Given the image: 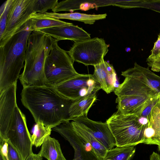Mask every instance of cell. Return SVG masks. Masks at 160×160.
Returning a JSON list of instances; mask_svg holds the SVG:
<instances>
[{"label": "cell", "instance_id": "6da1fadb", "mask_svg": "<svg viewBox=\"0 0 160 160\" xmlns=\"http://www.w3.org/2000/svg\"><path fill=\"white\" fill-rule=\"evenodd\" d=\"M21 96L22 104L30 112L36 123L41 122L52 128L71 120L69 108L75 101L65 98L54 87H23Z\"/></svg>", "mask_w": 160, "mask_h": 160}, {"label": "cell", "instance_id": "7a4b0ae2", "mask_svg": "<svg viewBox=\"0 0 160 160\" xmlns=\"http://www.w3.org/2000/svg\"><path fill=\"white\" fill-rule=\"evenodd\" d=\"M33 31L30 19L0 46V93L17 82Z\"/></svg>", "mask_w": 160, "mask_h": 160}, {"label": "cell", "instance_id": "3957f363", "mask_svg": "<svg viewBox=\"0 0 160 160\" xmlns=\"http://www.w3.org/2000/svg\"><path fill=\"white\" fill-rule=\"evenodd\" d=\"M56 42L44 33L32 32L28 40L23 70L19 78L23 87L46 85L45 62Z\"/></svg>", "mask_w": 160, "mask_h": 160}, {"label": "cell", "instance_id": "277c9868", "mask_svg": "<svg viewBox=\"0 0 160 160\" xmlns=\"http://www.w3.org/2000/svg\"><path fill=\"white\" fill-rule=\"evenodd\" d=\"M125 78L123 82L114 91L117 96L116 100L117 112L124 114L136 113L159 93L138 79L129 77Z\"/></svg>", "mask_w": 160, "mask_h": 160}, {"label": "cell", "instance_id": "5b68a950", "mask_svg": "<svg viewBox=\"0 0 160 160\" xmlns=\"http://www.w3.org/2000/svg\"><path fill=\"white\" fill-rule=\"evenodd\" d=\"M136 114H124L117 112L106 121L115 139L116 146H134L144 143L148 126L141 123Z\"/></svg>", "mask_w": 160, "mask_h": 160}, {"label": "cell", "instance_id": "8992f818", "mask_svg": "<svg viewBox=\"0 0 160 160\" xmlns=\"http://www.w3.org/2000/svg\"><path fill=\"white\" fill-rule=\"evenodd\" d=\"M46 85L55 87L79 75L73 66L67 51L55 42L47 57L45 64Z\"/></svg>", "mask_w": 160, "mask_h": 160}, {"label": "cell", "instance_id": "52a82bcc", "mask_svg": "<svg viewBox=\"0 0 160 160\" xmlns=\"http://www.w3.org/2000/svg\"><path fill=\"white\" fill-rule=\"evenodd\" d=\"M109 46L102 38H94L75 42L67 52L72 62L96 66L102 63Z\"/></svg>", "mask_w": 160, "mask_h": 160}, {"label": "cell", "instance_id": "ba28073f", "mask_svg": "<svg viewBox=\"0 0 160 160\" xmlns=\"http://www.w3.org/2000/svg\"><path fill=\"white\" fill-rule=\"evenodd\" d=\"M6 138L19 152L22 160H25L33 152L31 136L26 117L18 105L15 108Z\"/></svg>", "mask_w": 160, "mask_h": 160}, {"label": "cell", "instance_id": "9c48e42d", "mask_svg": "<svg viewBox=\"0 0 160 160\" xmlns=\"http://www.w3.org/2000/svg\"><path fill=\"white\" fill-rule=\"evenodd\" d=\"M54 88L64 98L72 101L97 94L101 89L92 74H81Z\"/></svg>", "mask_w": 160, "mask_h": 160}, {"label": "cell", "instance_id": "30bf717a", "mask_svg": "<svg viewBox=\"0 0 160 160\" xmlns=\"http://www.w3.org/2000/svg\"><path fill=\"white\" fill-rule=\"evenodd\" d=\"M70 121L63 122L52 129L59 133L72 147L74 155L71 160H102L90 144L78 134Z\"/></svg>", "mask_w": 160, "mask_h": 160}, {"label": "cell", "instance_id": "8fae6325", "mask_svg": "<svg viewBox=\"0 0 160 160\" xmlns=\"http://www.w3.org/2000/svg\"><path fill=\"white\" fill-rule=\"evenodd\" d=\"M34 0H13L8 18L6 28L0 38V46L7 41L35 13Z\"/></svg>", "mask_w": 160, "mask_h": 160}, {"label": "cell", "instance_id": "7c38bea8", "mask_svg": "<svg viewBox=\"0 0 160 160\" xmlns=\"http://www.w3.org/2000/svg\"><path fill=\"white\" fill-rule=\"evenodd\" d=\"M17 82L0 93V141L7 140V134L17 104Z\"/></svg>", "mask_w": 160, "mask_h": 160}, {"label": "cell", "instance_id": "4fadbf2b", "mask_svg": "<svg viewBox=\"0 0 160 160\" xmlns=\"http://www.w3.org/2000/svg\"><path fill=\"white\" fill-rule=\"evenodd\" d=\"M71 120L92 134L107 150L116 146L114 138L106 122L93 121L89 119L87 115L73 118Z\"/></svg>", "mask_w": 160, "mask_h": 160}, {"label": "cell", "instance_id": "5bb4252c", "mask_svg": "<svg viewBox=\"0 0 160 160\" xmlns=\"http://www.w3.org/2000/svg\"><path fill=\"white\" fill-rule=\"evenodd\" d=\"M50 36L58 42L68 40L74 42L91 38L90 34L73 24L42 29L37 31Z\"/></svg>", "mask_w": 160, "mask_h": 160}, {"label": "cell", "instance_id": "9a60e30c", "mask_svg": "<svg viewBox=\"0 0 160 160\" xmlns=\"http://www.w3.org/2000/svg\"><path fill=\"white\" fill-rule=\"evenodd\" d=\"M94 67L93 77L99 84L101 89L107 94L114 92L119 84H117L116 74L112 65L104 61Z\"/></svg>", "mask_w": 160, "mask_h": 160}, {"label": "cell", "instance_id": "2e32d148", "mask_svg": "<svg viewBox=\"0 0 160 160\" xmlns=\"http://www.w3.org/2000/svg\"><path fill=\"white\" fill-rule=\"evenodd\" d=\"M121 75L124 77H129L138 79L148 85L158 93H160V76L136 62L133 67L122 72Z\"/></svg>", "mask_w": 160, "mask_h": 160}, {"label": "cell", "instance_id": "e0dca14e", "mask_svg": "<svg viewBox=\"0 0 160 160\" xmlns=\"http://www.w3.org/2000/svg\"><path fill=\"white\" fill-rule=\"evenodd\" d=\"M144 137V144L160 145V97L151 111Z\"/></svg>", "mask_w": 160, "mask_h": 160}, {"label": "cell", "instance_id": "ac0fdd59", "mask_svg": "<svg viewBox=\"0 0 160 160\" xmlns=\"http://www.w3.org/2000/svg\"><path fill=\"white\" fill-rule=\"evenodd\" d=\"M46 17L58 19H67L82 22L86 24H93L95 21L106 18V13L99 14H89L79 12L58 13L46 12L43 14Z\"/></svg>", "mask_w": 160, "mask_h": 160}, {"label": "cell", "instance_id": "d6986e66", "mask_svg": "<svg viewBox=\"0 0 160 160\" xmlns=\"http://www.w3.org/2000/svg\"><path fill=\"white\" fill-rule=\"evenodd\" d=\"M38 153L48 160H67L58 141L50 135L46 138Z\"/></svg>", "mask_w": 160, "mask_h": 160}, {"label": "cell", "instance_id": "ffe728a7", "mask_svg": "<svg viewBox=\"0 0 160 160\" xmlns=\"http://www.w3.org/2000/svg\"><path fill=\"white\" fill-rule=\"evenodd\" d=\"M97 98V94H93L74 101L69 110L71 120L73 118L87 115L89 110Z\"/></svg>", "mask_w": 160, "mask_h": 160}, {"label": "cell", "instance_id": "44dd1931", "mask_svg": "<svg viewBox=\"0 0 160 160\" xmlns=\"http://www.w3.org/2000/svg\"><path fill=\"white\" fill-rule=\"evenodd\" d=\"M31 19L33 31L72 24L63 21L59 19L46 17L44 16L43 14L40 13L34 14Z\"/></svg>", "mask_w": 160, "mask_h": 160}, {"label": "cell", "instance_id": "7402d4cb", "mask_svg": "<svg viewBox=\"0 0 160 160\" xmlns=\"http://www.w3.org/2000/svg\"><path fill=\"white\" fill-rule=\"evenodd\" d=\"M71 122L78 134L90 144L96 153L102 159L107 153L108 151L107 149L92 134L75 122L72 121Z\"/></svg>", "mask_w": 160, "mask_h": 160}, {"label": "cell", "instance_id": "603a6c76", "mask_svg": "<svg viewBox=\"0 0 160 160\" xmlns=\"http://www.w3.org/2000/svg\"><path fill=\"white\" fill-rule=\"evenodd\" d=\"M135 146L118 147L108 150L102 160H131L135 152Z\"/></svg>", "mask_w": 160, "mask_h": 160}, {"label": "cell", "instance_id": "cb8c5ba5", "mask_svg": "<svg viewBox=\"0 0 160 160\" xmlns=\"http://www.w3.org/2000/svg\"><path fill=\"white\" fill-rule=\"evenodd\" d=\"M52 130L51 127L45 126L41 122L36 123L31 136L32 145L36 148L42 146L47 137L50 135Z\"/></svg>", "mask_w": 160, "mask_h": 160}, {"label": "cell", "instance_id": "d4e9b609", "mask_svg": "<svg viewBox=\"0 0 160 160\" xmlns=\"http://www.w3.org/2000/svg\"><path fill=\"white\" fill-rule=\"evenodd\" d=\"M146 62L152 70L156 72L160 71V34L154 43L151 53L147 59Z\"/></svg>", "mask_w": 160, "mask_h": 160}, {"label": "cell", "instance_id": "484cf974", "mask_svg": "<svg viewBox=\"0 0 160 160\" xmlns=\"http://www.w3.org/2000/svg\"><path fill=\"white\" fill-rule=\"evenodd\" d=\"M13 0H7L1 5L0 9V38L5 31L9 12Z\"/></svg>", "mask_w": 160, "mask_h": 160}, {"label": "cell", "instance_id": "4316f807", "mask_svg": "<svg viewBox=\"0 0 160 160\" xmlns=\"http://www.w3.org/2000/svg\"><path fill=\"white\" fill-rule=\"evenodd\" d=\"M58 3V0H34L33 11L35 13H44L48 10L53 9Z\"/></svg>", "mask_w": 160, "mask_h": 160}, {"label": "cell", "instance_id": "83f0119b", "mask_svg": "<svg viewBox=\"0 0 160 160\" xmlns=\"http://www.w3.org/2000/svg\"><path fill=\"white\" fill-rule=\"evenodd\" d=\"M135 7L145 8L160 13V0H136Z\"/></svg>", "mask_w": 160, "mask_h": 160}, {"label": "cell", "instance_id": "f1b7e54d", "mask_svg": "<svg viewBox=\"0 0 160 160\" xmlns=\"http://www.w3.org/2000/svg\"><path fill=\"white\" fill-rule=\"evenodd\" d=\"M8 144V160H22L21 155L16 148L7 140Z\"/></svg>", "mask_w": 160, "mask_h": 160}, {"label": "cell", "instance_id": "f546056e", "mask_svg": "<svg viewBox=\"0 0 160 160\" xmlns=\"http://www.w3.org/2000/svg\"><path fill=\"white\" fill-rule=\"evenodd\" d=\"M25 160H42V157L39 153H34L33 152L29 155Z\"/></svg>", "mask_w": 160, "mask_h": 160}, {"label": "cell", "instance_id": "4dcf8cb0", "mask_svg": "<svg viewBox=\"0 0 160 160\" xmlns=\"http://www.w3.org/2000/svg\"><path fill=\"white\" fill-rule=\"evenodd\" d=\"M0 160H6L3 154L0 152Z\"/></svg>", "mask_w": 160, "mask_h": 160}, {"label": "cell", "instance_id": "1f68e13d", "mask_svg": "<svg viewBox=\"0 0 160 160\" xmlns=\"http://www.w3.org/2000/svg\"><path fill=\"white\" fill-rule=\"evenodd\" d=\"M158 148L159 151L160 152V145L158 146Z\"/></svg>", "mask_w": 160, "mask_h": 160}, {"label": "cell", "instance_id": "d6a6232c", "mask_svg": "<svg viewBox=\"0 0 160 160\" xmlns=\"http://www.w3.org/2000/svg\"><path fill=\"white\" fill-rule=\"evenodd\" d=\"M160 70V68H159Z\"/></svg>", "mask_w": 160, "mask_h": 160}]
</instances>
